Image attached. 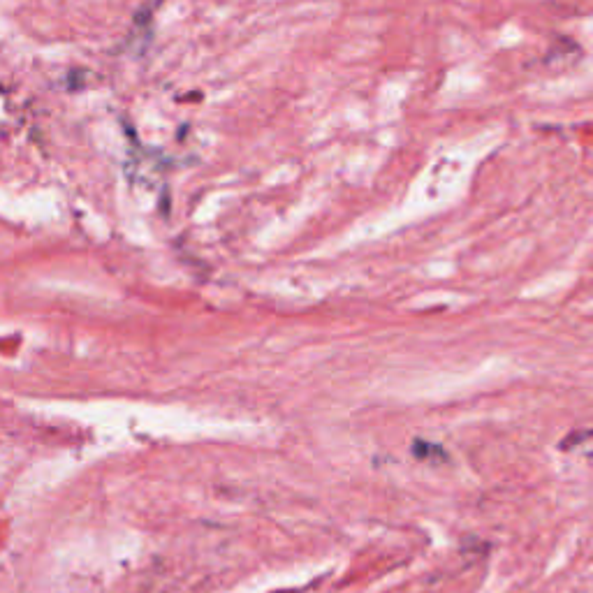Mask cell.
Here are the masks:
<instances>
[{
    "label": "cell",
    "instance_id": "1",
    "mask_svg": "<svg viewBox=\"0 0 593 593\" xmlns=\"http://www.w3.org/2000/svg\"><path fill=\"white\" fill-rule=\"evenodd\" d=\"M584 438H593V429L591 431H577L575 436H570L568 441H563V448H573L577 441H584Z\"/></svg>",
    "mask_w": 593,
    "mask_h": 593
}]
</instances>
